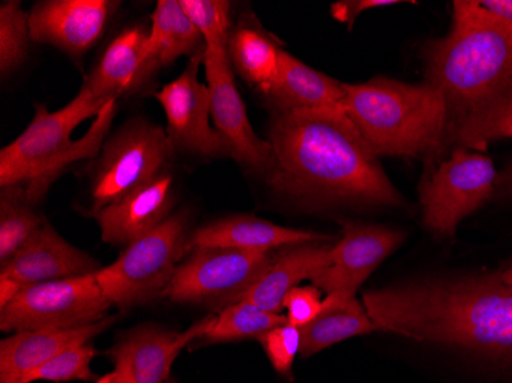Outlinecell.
I'll return each instance as SVG.
<instances>
[{"label":"cell","mask_w":512,"mask_h":383,"mask_svg":"<svg viewBox=\"0 0 512 383\" xmlns=\"http://www.w3.org/2000/svg\"><path fill=\"white\" fill-rule=\"evenodd\" d=\"M269 141L267 183L278 194L313 204L405 203L342 108L275 112Z\"/></svg>","instance_id":"obj_1"},{"label":"cell","mask_w":512,"mask_h":383,"mask_svg":"<svg viewBox=\"0 0 512 383\" xmlns=\"http://www.w3.org/2000/svg\"><path fill=\"white\" fill-rule=\"evenodd\" d=\"M362 302L378 331L512 365V285L500 275L390 285Z\"/></svg>","instance_id":"obj_2"},{"label":"cell","mask_w":512,"mask_h":383,"mask_svg":"<svg viewBox=\"0 0 512 383\" xmlns=\"http://www.w3.org/2000/svg\"><path fill=\"white\" fill-rule=\"evenodd\" d=\"M427 82L445 97L448 129L512 91V23L479 2H453V27L427 53Z\"/></svg>","instance_id":"obj_3"},{"label":"cell","mask_w":512,"mask_h":383,"mask_svg":"<svg viewBox=\"0 0 512 383\" xmlns=\"http://www.w3.org/2000/svg\"><path fill=\"white\" fill-rule=\"evenodd\" d=\"M117 114V99L97 100L80 88L65 108L36 105L30 125L0 151V186L23 184L34 203L66 167L99 157Z\"/></svg>","instance_id":"obj_4"},{"label":"cell","mask_w":512,"mask_h":383,"mask_svg":"<svg viewBox=\"0 0 512 383\" xmlns=\"http://www.w3.org/2000/svg\"><path fill=\"white\" fill-rule=\"evenodd\" d=\"M342 86V109L376 157L434 154L448 134L447 102L431 83L407 85L375 77Z\"/></svg>","instance_id":"obj_5"},{"label":"cell","mask_w":512,"mask_h":383,"mask_svg":"<svg viewBox=\"0 0 512 383\" xmlns=\"http://www.w3.org/2000/svg\"><path fill=\"white\" fill-rule=\"evenodd\" d=\"M188 250V213H175L129 244L111 266L97 273V281L111 304L122 310L146 304L163 296Z\"/></svg>","instance_id":"obj_6"},{"label":"cell","mask_w":512,"mask_h":383,"mask_svg":"<svg viewBox=\"0 0 512 383\" xmlns=\"http://www.w3.org/2000/svg\"><path fill=\"white\" fill-rule=\"evenodd\" d=\"M174 152L165 128L143 118L126 122L105 141L96 163L89 167L92 213L157 180L168 171Z\"/></svg>","instance_id":"obj_7"},{"label":"cell","mask_w":512,"mask_h":383,"mask_svg":"<svg viewBox=\"0 0 512 383\" xmlns=\"http://www.w3.org/2000/svg\"><path fill=\"white\" fill-rule=\"evenodd\" d=\"M111 305L97 275L39 282L0 308V328L5 333L73 330L108 318Z\"/></svg>","instance_id":"obj_8"},{"label":"cell","mask_w":512,"mask_h":383,"mask_svg":"<svg viewBox=\"0 0 512 383\" xmlns=\"http://www.w3.org/2000/svg\"><path fill=\"white\" fill-rule=\"evenodd\" d=\"M275 253L194 247L175 270L163 296L180 304L224 308L235 304L263 275Z\"/></svg>","instance_id":"obj_9"},{"label":"cell","mask_w":512,"mask_h":383,"mask_svg":"<svg viewBox=\"0 0 512 383\" xmlns=\"http://www.w3.org/2000/svg\"><path fill=\"white\" fill-rule=\"evenodd\" d=\"M497 174L493 161L465 148L454 149L421 189L425 226L453 238L460 221L470 217L493 195Z\"/></svg>","instance_id":"obj_10"},{"label":"cell","mask_w":512,"mask_h":383,"mask_svg":"<svg viewBox=\"0 0 512 383\" xmlns=\"http://www.w3.org/2000/svg\"><path fill=\"white\" fill-rule=\"evenodd\" d=\"M203 65L207 88L211 91L212 122L229 145L230 157L256 174H269L273 166L272 145L258 137L250 125L226 46L206 45Z\"/></svg>","instance_id":"obj_11"},{"label":"cell","mask_w":512,"mask_h":383,"mask_svg":"<svg viewBox=\"0 0 512 383\" xmlns=\"http://www.w3.org/2000/svg\"><path fill=\"white\" fill-rule=\"evenodd\" d=\"M201 63L204 50L192 56L181 76L155 92L154 97L165 111L175 149L204 157L230 155L223 135L211 126V91L198 79Z\"/></svg>","instance_id":"obj_12"},{"label":"cell","mask_w":512,"mask_h":383,"mask_svg":"<svg viewBox=\"0 0 512 383\" xmlns=\"http://www.w3.org/2000/svg\"><path fill=\"white\" fill-rule=\"evenodd\" d=\"M342 226V238L332 247L329 266L310 279L325 292V299L335 302L355 298L368 276L404 241L401 232L384 226L358 221H344Z\"/></svg>","instance_id":"obj_13"},{"label":"cell","mask_w":512,"mask_h":383,"mask_svg":"<svg viewBox=\"0 0 512 383\" xmlns=\"http://www.w3.org/2000/svg\"><path fill=\"white\" fill-rule=\"evenodd\" d=\"M109 0H43L30 11L31 40L82 57L99 42L119 7Z\"/></svg>","instance_id":"obj_14"},{"label":"cell","mask_w":512,"mask_h":383,"mask_svg":"<svg viewBox=\"0 0 512 383\" xmlns=\"http://www.w3.org/2000/svg\"><path fill=\"white\" fill-rule=\"evenodd\" d=\"M215 315L201 319L184 333L157 325H140L123 334L109 351L114 365H123L135 383H166L178 354L194 339L206 338Z\"/></svg>","instance_id":"obj_15"},{"label":"cell","mask_w":512,"mask_h":383,"mask_svg":"<svg viewBox=\"0 0 512 383\" xmlns=\"http://www.w3.org/2000/svg\"><path fill=\"white\" fill-rule=\"evenodd\" d=\"M102 269L97 259L71 246L46 223L7 264L0 266V276L27 287L39 282L97 275Z\"/></svg>","instance_id":"obj_16"},{"label":"cell","mask_w":512,"mask_h":383,"mask_svg":"<svg viewBox=\"0 0 512 383\" xmlns=\"http://www.w3.org/2000/svg\"><path fill=\"white\" fill-rule=\"evenodd\" d=\"M172 181V175L166 171L148 186L134 190L96 213L94 217L99 221L103 241L129 246L165 223L174 204Z\"/></svg>","instance_id":"obj_17"},{"label":"cell","mask_w":512,"mask_h":383,"mask_svg":"<svg viewBox=\"0 0 512 383\" xmlns=\"http://www.w3.org/2000/svg\"><path fill=\"white\" fill-rule=\"evenodd\" d=\"M117 316L73 330L17 331L0 342V383H23L34 370L74 345L88 344L108 330Z\"/></svg>","instance_id":"obj_18"},{"label":"cell","mask_w":512,"mask_h":383,"mask_svg":"<svg viewBox=\"0 0 512 383\" xmlns=\"http://www.w3.org/2000/svg\"><path fill=\"white\" fill-rule=\"evenodd\" d=\"M330 236L307 230L289 229L261 218L235 215L200 227L189 238V247H221L246 252H272L281 247L325 243Z\"/></svg>","instance_id":"obj_19"},{"label":"cell","mask_w":512,"mask_h":383,"mask_svg":"<svg viewBox=\"0 0 512 383\" xmlns=\"http://www.w3.org/2000/svg\"><path fill=\"white\" fill-rule=\"evenodd\" d=\"M332 247L307 243L289 246L283 252L275 253L263 275L250 285L237 302H250L269 313L281 315L287 293L329 266Z\"/></svg>","instance_id":"obj_20"},{"label":"cell","mask_w":512,"mask_h":383,"mask_svg":"<svg viewBox=\"0 0 512 383\" xmlns=\"http://www.w3.org/2000/svg\"><path fill=\"white\" fill-rule=\"evenodd\" d=\"M148 36L149 30L140 25L117 34L86 76L82 88L97 100L119 99L120 95L142 88L151 80L143 62Z\"/></svg>","instance_id":"obj_21"},{"label":"cell","mask_w":512,"mask_h":383,"mask_svg":"<svg viewBox=\"0 0 512 383\" xmlns=\"http://www.w3.org/2000/svg\"><path fill=\"white\" fill-rule=\"evenodd\" d=\"M276 112L342 108L344 86L279 50L278 76L266 92Z\"/></svg>","instance_id":"obj_22"},{"label":"cell","mask_w":512,"mask_h":383,"mask_svg":"<svg viewBox=\"0 0 512 383\" xmlns=\"http://www.w3.org/2000/svg\"><path fill=\"white\" fill-rule=\"evenodd\" d=\"M151 20V30L143 51V62L149 77L180 57L195 56L206 48L203 36L184 13L180 0H158Z\"/></svg>","instance_id":"obj_23"},{"label":"cell","mask_w":512,"mask_h":383,"mask_svg":"<svg viewBox=\"0 0 512 383\" xmlns=\"http://www.w3.org/2000/svg\"><path fill=\"white\" fill-rule=\"evenodd\" d=\"M373 331H378L376 325L358 299L344 302L324 299V307L318 318L307 327L301 328L299 353L302 357L315 356L338 342Z\"/></svg>","instance_id":"obj_24"},{"label":"cell","mask_w":512,"mask_h":383,"mask_svg":"<svg viewBox=\"0 0 512 383\" xmlns=\"http://www.w3.org/2000/svg\"><path fill=\"white\" fill-rule=\"evenodd\" d=\"M226 48L230 65L266 94L278 76L279 50L275 42L260 28L240 23L230 33Z\"/></svg>","instance_id":"obj_25"},{"label":"cell","mask_w":512,"mask_h":383,"mask_svg":"<svg viewBox=\"0 0 512 383\" xmlns=\"http://www.w3.org/2000/svg\"><path fill=\"white\" fill-rule=\"evenodd\" d=\"M23 184L0 186V266H4L45 226Z\"/></svg>","instance_id":"obj_26"},{"label":"cell","mask_w":512,"mask_h":383,"mask_svg":"<svg viewBox=\"0 0 512 383\" xmlns=\"http://www.w3.org/2000/svg\"><path fill=\"white\" fill-rule=\"evenodd\" d=\"M448 131L462 148L477 151H485L490 141L512 138V91L471 112Z\"/></svg>","instance_id":"obj_27"},{"label":"cell","mask_w":512,"mask_h":383,"mask_svg":"<svg viewBox=\"0 0 512 383\" xmlns=\"http://www.w3.org/2000/svg\"><path fill=\"white\" fill-rule=\"evenodd\" d=\"M284 324H287L286 315H275L250 302L240 301L215 315L214 325L204 339L209 344L260 339L267 331Z\"/></svg>","instance_id":"obj_28"},{"label":"cell","mask_w":512,"mask_h":383,"mask_svg":"<svg viewBox=\"0 0 512 383\" xmlns=\"http://www.w3.org/2000/svg\"><path fill=\"white\" fill-rule=\"evenodd\" d=\"M31 30L30 13H25L19 2L0 5V74L11 76L28 57Z\"/></svg>","instance_id":"obj_29"},{"label":"cell","mask_w":512,"mask_h":383,"mask_svg":"<svg viewBox=\"0 0 512 383\" xmlns=\"http://www.w3.org/2000/svg\"><path fill=\"white\" fill-rule=\"evenodd\" d=\"M94 356H96V348L92 347L89 342L66 348L51 361L34 370L27 379L23 380V383H33L36 380L91 382V380H96V376L91 371V362Z\"/></svg>","instance_id":"obj_30"},{"label":"cell","mask_w":512,"mask_h":383,"mask_svg":"<svg viewBox=\"0 0 512 383\" xmlns=\"http://www.w3.org/2000/svg\"><path fill=\"white\" fill-rule=\"evenodd\" d=\"M186 16L200 31L206 45L227 46L230 31V2L226 0H180Z\"/></svg>","instance_id":"obj_31"},{"label":"cell","mask_w":512,"mask_h":383,"mask_svg":"<svg viewBox=\"0 0 512 383\" xmlns=\"http://www.w3.org/2000/svg\"><path fill=\"white\" fill-rule=\"evenodd\" d=\"M258 341L276 373L287 376L292 371L296 354L301 351V330L289 324L279 325L260 336Z\"/></svg>","instance_id":"obj_32"},{"label":"cell","mask_w":512,"mask_h":383,"mask_svg":"<svg viewBox=\"0 0 512 383\" xmlns=\"http://www.w3.org/2000/svg\"><path fill=\"white\" fill-rule=\"evenodd\" d=\"M324 307L322 292L315 285H299L290 290L284 298V310L287 311V324L301 328L312 324Z\"/></svg>","instance_id":"obj_33"},{"label":"cell","mask_w":512,"mask_h":383,"mask_svg":"<svg viewBox=\"0 0 512 383\" xmlns=\"http://www.w3.org/2000/svg\"><path fill=\"white\" fill-rule=\"evenodd\" d=\"M401 4L399 0H342L332 5L330 11L338 22H345L348 30H352L356 17L371 8L388 7V5Z\"/></svg>","instance_id":"obj_34"},{"label":"cell","mask_w":512,"mask_h":383,"mask_svg":"<svg viewBox=\"0 0 512 383\" xmlns=\"http://www.w3.org/2000/svg\"><path fill=\"white\" fill-rule=\"evenodd\" d=\"M479 4L499 19L512 23V0H482Z\"/></svg>","instance_id":"obj_35"},{"label":"cell","mask_w":512,"mask_h":383,"mask_svg":"<svg viewBox=\"0 0 512 383\" xmlns=\"http://www.w3.org/2000/svg\"><path fill=\"white\" fill-rule=\"evenodd\" d=\"M22 289L23 285H20L19 282L0 276V308H4L5 305L10 304V302L19 295Z\"/></svg>","instance_id":"obj_36"},{"label":"cell","mask_w":512,"mask_h":383,"mask_svg":"<svg viewBox=\"0 0 512 383\" xmlns=\"http://www.w3.org/2000/svg\"><path fill=\"white\" fill-rule=\"evenodd\" d=\"M96 383H135V380L123 365H115L114 371L100 377Z\"/></svg>","instance_id":"obj_37"},{"label":"cell","mask_w":512,"mask_h":383,"mask_svg":"<svg viewBox=\"0 0 512 383\" xmlns=\"http://www.w3.org/2000/svg\"><path fill=\"white\" fill-rule=\"evenodd\" d=\"M500 276H502V279L506 284L512 285V267H509L505 272L500 273Z\"/></svg>","instance_id":"obj_38"},{"label":"cell","mask_w":512,"mask_h":383,"mask_svg":"<svg viewBox=\"0 0 512 383\" xmlns=\"http://www.w3.org/2000/svg\"><path fill=\"white\" fill-rule=\"evenodd\" d=\"M508 180L511 181V183H512V171H511V174L508 175Z\"/></svg>","instance_id":"obj_39"},{"label":"cell","mask_w":512,"mask_h":383,"mask_svg":"<svg viewBox=\"0 0 512 383\" xmlns=\"http://www.w3.org/2000/svg\"><path fill=\"white\" fill-rule=\"evenodd\" d=\"M166 383H177V382H175V380L169 379L168 382H166Z\"/></svg>","instance_id":"obj_40"}]
</instances>
